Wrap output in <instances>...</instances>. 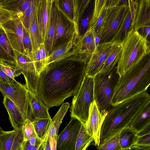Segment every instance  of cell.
Segmentation results:
<instances>
[{"mask_svg":"<svg viewBox=\"0 0 150 150\" xmlns=\"http://www.w3.org/2000/svg\"><path fill=\"white\" fill-rule=\"evenodd\" d=\"M58 9L71 22L74 24V10L72 0H55Z\"/></svg>","mask_w":150,"mask_h":150,"instance_id":"34","label":"cell"},{"mask_svg":"<svg viewBox=\"0 0 150 150\" xmlns=\"http://www.w3.org/2000/svg\"><path fill=\"white\" fill-rule=\"evenodd\" d=\"M119 150H150V146L134 144L128 148Z\"/></svg>","mask_w":150,"mask_h":150,"instance_id":"49","label":"cell"},{"mask_svg":"<svg viewBox=\"0 0 150 150\" xmlns=\"http://www.w3.org/2000/svg\"><path fill=\"white\" fill-rule=\"evenodd\" d=\"M127 5L118 6L106 5L105 13L96 38L98 40V44L111 41L121 23Z\"/></svg>","mask_w":150,"mask_h":150,"instance_id":"7","label":"cell"},{"mask_svg":"<svg viewBox=\"0 0 150 150\" xmlns=\"http://www.w3.org/2000/svg\"><path fill=\"white\" fill-rule=\"evenodd\" d=\"M93 141V137L88 133L83 122L78 135L75 150H86Z\"/></svg>","mask_w":150,"mask_h":150,"instance_id":"30","label":"cell"},{"mask_svg":"<svg viewBox=\"0 0 150 150\" xmlns=\"http://www.w3.org/2000/svg\"><path fill=\"white\" fill-rule=\"evenodd\" d=\"M58 135H56L50 137V144L51 150H56V143Z\"/></svg>","mask_w":150,"mask_h":150,"instance_id":"50","label":"cell"},{"mask_svg":"<svg viewBox=\"0 0 150 150\" xmlns=\"http://www.w3.org/2000/svg\"><path fill=\"white\" fill-rule=\"evenodd\" d=\"M42 142L38 143L35 145L33 146L29 143L28 141L23 142L22 144V150H38L39 146Z\"/></svg>","mask_w":150,"mask_h":150,"instance_id":"48","label":"cell"},{"mask_svg":"<svg viewBox=\"0 0 150 150\" xmlns=\"http://www.w3.org/2000/svg\"><path fill=\"white\" fill-rule=\"evenodd\" d=\"M23 142L28 141L32 136H38L32 122L29 119L25 120L22 128Z\"/></svg>","mask_w":150,"mask_h":150,"instance_id":"38","label":"cell"},{"mask_svg":"<svg viewBox=\"0 0 150 150\" xmlns=\"http://www.w3.org/2000/svg\"><path fill=\"white\" fill-rule=\"evenodd\" d=\"M122 149L119 142L118 134L100 143L97 150H119Z\"/></svg>","mask_w":150,"mask_h":150,"instance_id":"35","label":"cell"},{"mask_svg":"<svg viewBox=\"0 0 150 150\" xmlns=\"http://www.w3.org/2000/svg\"><path fill=\"white\" fill-rule=\"evenodd\" d=\"M86 66L74 58L64 59L50 64L40 73L37 94L48 109L59 105L77 93Z\"/></svg>","mask_w":150,"mask_h":150,"instance_id":"1","label":"cell"},{"mask_svg":"<svg viewBox=\"0 0 150 150\" xmlns=\"http://www.w3.org/2000/svg\"><path fill=\"white\" fill-rule=\"evenodd\" d=\"M74 42V39L71 38L54 48L49 56L48 65L52 63L64 59L72 54L69 52L73 47Z\"/></svg>","mask_w":150,"mask_h":150,"instance_id":"24","label":"cell"},{"mask_svg":"<svg viewBox=\"0 0 150 150\" xmlns=\"http://www.w3.org/2000/svg\"><path fill=\"white\" fill-rule=\"evenodd\" d=\"M28 92L33 117L32 121L35 119H51L48 112L49 109L44 104L38 95L28 89Z\"/></svg>","mask_w":150,"mask_h":150,"instance_id":"18","label":"cell"},{"mask_svg":"<svg viewBox=\"0 0 150 150\" xmlns=\"http://www.w3.org/2000/svg\"><path fill=\"white\" fill-rule=\"evenodd\" d=\"M0 45L10 56L15 59L14 50L1 25H0Z\"/></svg>","mask_w":150,"mask_h":150,"instance_id":"39","label":"cell"},{"mask_svg":"<svg viewBox=\"0 0 150 150\" xmlns=\"http://www.w3.org/2000/svg\"><path fill=\"white\" fill-rule=\"evenodd\" d=\"M150 26V0H139L134 30Z\"/></svg>","mask_w":150,"mask_h":150,"instance_id":"19","label":"cell"},{"mask_svg":"<svg viewBox=\"0 0 150 150\" xmlns=\"http://www.w3.org/2000/svg\"><path fill=\"white\" fill-rule=\"evenodd\" d=\"M38 49L41 57L42 64L45 69L48 65L49 56L45 43L43 42L41 44Z\"/></svg>","mask_w":150,"mask_h":150,"instance_id":"44","label":"cell"},{"mask_svg":"<svg viewBox=\"0 0 150 150\" xmlns=\"http://www.w3.org/2000/svg\"><path fill=\"white\" fill-rule=\"evenodd\" d=\"M108 111H100L95 100L91 103L87 122L84 123L88 133L93 138L95 145H99L101 128Z\"/></svg>","mask_w":150,"mask_h":150,"instance_id":"11","label":"cell"},{"mask_svg":"<svg viewBox=\"0 0 150 150\" xmlns=\"http://www.w3.org/2000/svg\"><path fill=\"white\" fill-rule=\"evenodd\" d=\"M69 107L68 103H65L62 105L53 118L51 119L48 131L45 138L47 136L52 137L58 135L59 127Z\"/></svg>","mask_w":150,"mask_h":150,"instance_id":"26","label":"cell"},{"mask_svg":"<svg viewBox=\"0 0 150 150\" xmlns=\"http://www.w3.org/2000/svg\"><path fill=\"white\" fill-rule=\"evenodd\" d=\"M4 62L3 60L0 59V64H3Z\"/></svg>","mask_w":150,"mask_h":150,"instance_id":"54","label":"cell"},{"mask_svg":"<svg viewBox=\"0 0 150 150\" xmlns=\"http://www.w3.org/2000/svg\"><path fill=\"white\" fill-rule=\"evenodd\" d=\"M116 42L98 44L86 64L85 75L93 78L97 74L110 53Z\"/></svg>","mask_w":150,"mask_h":150,"instance_id":"12","label":"cell"},{"mask_svg":"<svg viewBox=\"0 0 150 150\" xmlns=\"http://www.w3.org/2000/svg\"><path fill=\"white\" fill-rule=\"evenodd\" d=\"M0 91L4 97L7 96L14 103L25 120L32 121L28 89L25 85L19 82L10 86L0 81Z\"/></svg>","mask_w":150,"mask_h":150,"instance_id":"8","label":"cell"},{"mask_svg":"<svg viewBox=\"0 0 150 150\" xmlns=\"http://www.w3.org/2000/svg\"><path fill=\"white\" fill-rule=\"evenodd\" d=\"M107 0H96L94 1V7L89 28L95 23L100 16L105 6Z\"/></svg>","mask_w":150,"mask_h":150,"instance_id":"36","label":"cell"},{"mask_svg":"<svg viewBox=\"0 0 150 150\" xmlns=\"http://www.w3.org/2000/svg\"><path fill=\"white\" fill-rule=\"evenodd\" d=\"M122 48V42H116L111 52L104 61L98 73L108 74L115 67L120 58Z\"/></svg>","mask_w":150,"mask_h":150,"instance_id":"21","label":"cell"},{"mask_svg":"<svg viewBox=\"0 0 150 150\" xmlns=\"http://www.w3.org/2000/svg\"><path fill=\"white\" fill-rule=\"evenodd\" d=\"M37 6L32 15L28 30L32 43V53L36 51L40 44L43 43L38 21Z\"/></svg>","mask_w":150,"mask_h":150,"instance_id":"22","label":"cell"},{"mask_svg":"<svg viewBox=\"0 0 150 150\" xmlns=\"http://www.w3.org/2000/svg\"><path fill=\"white\" fill-rule=\"evenodd\" d=\"M38 0H34L31 5L25 11L20 19L23 27L28 30L32 15L38 5Z\"/></svg>","mask_w":150,"mask_h":150,"instance_id":"37","label":"cell"},{"mask_svg":"<svg viewBox=\"0 0 150 150\" xmlns=\"http://www.w3.org/2000/svg\"><path fill=\"white\" fill-rule=\"evenodd\" d=\"M13 50L23 53V26L19 18L11 19L1 25Z\"/></svg>","mask_w":150,"mask_h":150,"instance_id":"14","label":"cell"},{"mask_svg":"<svg viewBox=\"0 0 150 150\" xmlns=\"http://www.w3.org/2000/svg\"><path fill=\"white\" fill-rule=\"evenodd\" d=\"M150 103V96L146 91L113 106L102 124L100 144L118 134L125 128L129 127L132 121Z\"/></svg>","mask_w":150,"mask_h":150,"instance_id":"2","label":"cell"},{"mask_svg":"<svg viewBox=\"0 0 150 150\" xmlns=\"http://www.w3.org/2000/svg\"><path fill=\"white\" fill-rule=\"evenodd\" d=\"M93 78L84 76L77 93L74 96L70 107L71 117L85 123L87 121L90 105L93 99Z\"/></svg>","mask_w":150,"mask_h":150,"instance_id":"6","label":"cell"},{"mask_svg":"<svg viewBox=\"0 0 150 150\" xmlns=\"http://www.w3.org/2000/svg\"><path fill=\"white\" fill-rule=\"evenodd\" d=\"M0 81L8 85L12 86L18 83L19 82L8 76L3 71L0 64Z\"/></svg>","mask_w":150,"mask_h":150,"instance_id":"46","label":"cell"},{"mask_svg":"<svg viewBox=\"0 0 150 150\" xmlns=\"http://www.w3.org/2000/svg\"><path fill=\"white\" fill-rule=\"evenodd\" d=\"M139 1L128 0L126 11L118 30L112 42H122L135 25Z\"/></svg>","mask_w":150,"mask_h":150,"instance_id":"13","label":"cell"},{"mask_svg":"<svg viewBox=\"0 0 150 150\" xmlns=\"http://www.w3.org/2000/svg\"><path fill=\"white\" fill-rule=\"evenodd\" d=\"M122 43L120 58L115 67L119 77L150 54L148 41L134 29L128 33Z\"/></svg>","mask_w":150,"mask_h":150,"instance_id":"4","label":"cell"},{"mask_svg":"<svg viewBox=\"0 0 150 150\" xmlns=\"http://www.w3.org/2000/svg\"><path fill=\"white\" fill-rule=\"evenodd\" d=\"M50 137H46L43 141L44 150H51L50 144Z\"/></svg>","mask_w":150,"mask_h":150,"instance_id":"51","label":"cell"},{"mask_svg":"<svg viewBox=\"0 0 150 150\" xmlns=\"http://www.w3.org/2000/svg\"><path fill=\"white\" fill-rule=\"evenodd\" d=\"M119 77L115 67L108 74L98 73L93 77V99L100 111L108 112L113 107L110 102Z\"/></svg>","mask_w":150,"mask_h":150,"instance_id":"5","label":"cell"},{"mask_svg":"<svg viewBox=\"0 0 150 150\" xmlns=\"http://www.w3.org/2000/svg\"><path fill=\"white\" fill-rule=\"evenodd\" d=\"M93 6H88L78 23L76 33L78 37L82 36L89 28L93 10Z\"/></svg>","mask_w":150,"mask_h":150,"instance_id":"29","label":"cell"},{"mask_svg":"<svg viewBox=\"0 0 150 150\" xmlns=\"http://www.w3.org/2000/svg\"><path fill=\"white\" fill-rule=\"evenodd\" d=\"M83 122L71 117L69 123L58 136L56 150H75L76 141Z\"/></svg>","mask_w":150,"mask_h":150,"instance_id":"10","label":"cell"},{"mask_svg":"<svg viewBox=\"0 0 150 150\" xmlns=\"http://www.w3.org/2000/svg\"><path fill=\"white\" fill-rule=\"evenodd\" d=\"M23 142L22 129L18 131L13 145L11 150H16L20 144Z\"/></svg>","mask_w":150,"mask_h":150,"instance_id":"47","label":"cell"},{"mask_svg":"<svg viewBox=\"0 0 150 150\" xmlns=\"http://www.w3.org/2000/svg\"><path fill=\"white\" fill-rule=\"evenodd\" d=\"M1 67L3 71L8 76L13 80L15 78L21 75V72L14 65L4 62L1 64Z\"/></svg>","mask_w":150,"mask_h":150,"instance_id":"42","label":"cell"},{"mask_svg":"<svg viewBox=\"0 0 150 150\" xmlns=\"http://www.w3.org/2000/svg\"><path fill=\"white\" fill-rule=\"evenodd\" d=\"M4 97L3 103L8 113L11 125L14 130L22 129L25 121L22 114L10 99L6 96Z\"/></svg>","mask_w":150,"mask_h":150,"instance_id":"17","label":"cell"},{"mask_svg":"<svg viewBox=\"0 0 150 150\" xmlns=\"http://www.w3.org/2000/svg\"><path fill=\"white\" fill-rule=\"evenodd\" d=\"M90 0H72L74 10V24L76 33L78 23L89 6Z\"/></svg>","mask_w":150,"mask_h":150,"instance_id":"31","label":"cell"},{"mask_svg":"<svg viewBox=\"0 0 150 150\" xmlns=\"http://www.w3.org/2000/svg\"><path fill=\"white\" fill-rule=\"evenodd\" d=\"M23 142H22L20 144V145H19L18 148L16 150H22V144Z\"/></svg>","mask_w":150,"mask_h":150,"instance_id":"53","label":"cell"},{"mask_svg":"<svg viewBox=\"0 0 150 150\" xmlns=\"http://www.w3.org/2000/svg\"><path fill=\"white\" fill-rule=\"evenodd\" d=\"M51 119H35L31 122L38 137L42 142L48 131Z\"/></svg>","mask_w":150,"mask_h":150,"instance_id":"32","label":"cell"},{"mask_svg":"<svg viewBox=\"0 0 150 150\" xmlns=\"http://www.w3.org/2000/svg\"><path fill=\"white\" fill-rule=\"evenodd\" d=\"M150 85V54L119 77L110 102L115 106L135 95L146 91Z\"/></svg>","mask_w":150,"mask_h":150,"instance_id":"3","label":"cell"},{"mask_svg":"<svg viewBox=\"0 0 150 150\" xmlns=\"http://www.w3.org/2000/svg\"><path fill=\"white\" fill-rule=\"evenodd\" d=\"M34 0H1L0 6L19 18L31 5Z\"/></svg>","mask_w":150,"mask_h":150,"instance_id":"20","label":"cell"},{"mask_svg":"<svg viewBox=\"0 0 150 150\" xmlns=\"http://www.w3.org/2000/svg\"><path fill=\"white\" fill-rule=\"evenodd\" d=\"M1 0H0V6L1 4Z\"/></svg>","mask_w":150,"mask_h":150,"instance_id":"56","label":"cell"},{"mask_svg":"<svg viewBox=\"0 0 150 150\" xmlns=\"http://www.w3.org/2000/svg\"><path fill=\"white\" fill-rule=\"evenodd\" d=\"M17 18L12 12L0 6V25L10 20Z\"/></svg>","mask_w":150,"mask_h":150,"instance_id":"43","label":"cell"},{"mask_svg":"<svg viewBox=\"0 0 150 150\" xmlns=\"http://www.w3.org/2000/svg\"><path fill=\"white\" fill-rule=\"evenodd\" d=\"M55 24V30L52 46V52L55 48L57 40L61 38L65 37L67 34V29L64 24L61 12L57 6Z\"/></svg>","mask_w":150,"mask_h":150,"instance_id":"28","label":"cell"},{"mask_svg":"<svg viewBox=\"0 0 150 150\" xmlns=\"http://www.w3.org/2000/svg\"><path fill=\"white\" fill-rule=\"evenodd\" d=\"M150 125V103L132 122L129 127L137 133Z\"/></svg>","mask_w":150,"mask_h":150,"instance_id":"25","label":"cell"},{"mask_svg":"<svg viewBox=\"0 0 150 150\" xmlns=\"http://www.w3.org/2000/svg\"><path fill=\"white\" fill-rule=\"evenodd\" d=\"M3 129H2V128L0 126V132H1V131H2V130H3Z\"/></svg>","mask_w":150,"mask_h":150,"instance_id":"55","label":"cell"},{"mask_svg":"<svg viewBox=\"0 0 150 150\" xmlns=\"http://www.w3.org/2000/svg\"><path fill=\"white\" fill-rule=\"evenodd\" d=\"M18 130L0 132V150H11Z\"/></svg>","mask_w":150,"mask_h":150,"instance_id":"33","label":"cell"},{"mask_svg":"<svg viewBox=\"0 0 150 150\" xmlns=\"http://www.w3.org/2000/svg\"><path fill=\"white\" fill-rule=\"evenodd\" d=\"M137 138L135 144L150 146V125L137 133Z\"/></svg>","mask_w":150,"mask_h":150,"instance_id":"40","label":"cell"},{"mask_svg":"<svg viewBox=\"0 0 150 150\" xmlns=\"http://www.w3.org/2000/svg\"><path fill=\"white\" fill-rule=\"evenodd\" d=\"M22 45L23 53L30 55L32 53L33 47L31 40L28 30L24 27L23 29Z\"/></svg>","mask_w":150,"mask_h":150,"instance_id":"41","label":"cell"},{"mask_svg":"<svg viewBox=\"0 0 150 150\" xmlns=\"http://www.w3.org/2000/svg\"><path fill=\"white\" fill-rule=\"evenodd\" d=\"M118 134L119 143L122 149L130 147L136 143L137 132L130 127L125 128Z\"/></svg>","mask_w":150,"mask_h":150,"instance_id":"27","label":"cell"},{"mask_svg":"<svg viewBox=\"0 0 150 150\" xmlns=\"http://www.w3.org/2000/svg\"><path fill=\"white\" fill-rule=\"evenodd\" d=\"M0 59L4 62L16 66L15 59L10 56L0 45Z\"/></svg>","mask_w":150,"mask_h":150,"instance_id":"45","label":"cell"},{"mask_svg":"<svg viewBox=\"0 0 150 150\" xmlns=\"http://www.w3.org/2000/svg\"><path fill=\"white\" fill-rule=\"evenodd\" d=\"M57 6L55 0H51L47 34L45 42L46 48L49 56L52 52V40L55 30V20Z\"/></svg>","mask_w":150,"mask_h":150,"instance_id":"23","label":"cell"},{"mask_svg":"<svg viewBox=\"0 0 150 150\" xmlns=\"http://www.w3.org/2000/svg\"><path fill=\"white\" fill-rule=\"evenodd\" d=\"M79 38L78 47L80 54L83 55L84 62L87 64L97 45L96 36L94 32L89 29L82 36Z\"/></svg>","mask_w":150,"mask_h":150,"instance_id":"15","label":"cell"},{"mask_svg":"<svg viewBox=\"0 0 150 150\" xmlns=\"http://www.w3.org/2000/svg\"><path fill=\"white\" fill-rule=\"evenodd\" d=\"M14 52L16 67L24 75L26 88L37 94L39 75L31 56L15 50Z\"/></svg>","mask_w":150,"mask_h":150,"instance_id":"9","label":"cell"},{"mask_svg":"<svg viewBox=\"0 0 150 150\" xmlns=\"http://www.w3.org/2000/svg\"><path fill=\"white\" fill-rule=\"evenodd\" d=\"M51 0H38L37 18L43 42L45 43L47 34Z\"/></svg>","mask_w":150,"mask_h":150,"instance_id":"16","label":"cell"},{"mask_svg":"<svg viewBox=\"0 0 150 150\" xmlns=\"http://www.w3.org/2000/svg\"><path fill=\"white\" fill-rule=\"evenodd\" d=\"M38 150H44V144L43 142L40 145Z\"/></svg>","mask_w":150,"mask_h":150,"instance_id":"52","label":"cell"}]
</instances>
